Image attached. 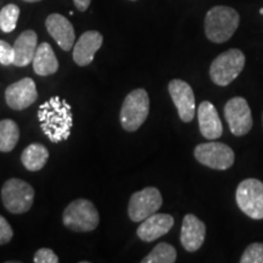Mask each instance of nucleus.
I'll list each match as a JSON object with an SVG mask.
<instances>
[{"mask_svg": "<svg viewBox=\"0 0 263 263\" xmlns=\"http://www.w3.org/2000/svg\"><path fill=\"white\" fill-rule=\"evenodd\" d=\"M38 120L51 143L67 140L73 126L71 105L60 97H51L39 106Z\"/></svg>", "mask_w": 263, "mask_h": 263, "instance_id": "f257e3e1", "label": "nucleus"}, {"mask_svg": "<svg viewBox=\"0 0 263 263\" xmlns=\"http://www.w3.org/2000/svg\"><path fill=\"white\" fill-rule=\"evenodd\" d=\"M240 16L238 11L229 6H215L206 14L205 33L209 41L224 43L233 37L239 27Z\"/></svg>", "mask_w": 263, "mask_h": 263, "instance_id": "f03ea898", "label": "nucleus"}, {"mask_svg": "<svg viewBox=\"0 0 263 263\" xmlns=\"http://www.w3.org/2000/svg\"><path fill=\"white\" fill-rule=\"evenodd\" d=\"M245 67V55L239 49H229L212 61L210 77L219 87L233 83Z\"/></svg>", "mask_w": 263, "mask_h": 263, "instance_id": "7ed1b4c3", "label": "nucleus"}, {"mask_svg": "<svg viewBox=\"0 0 263 263\" xmlns=\"http://www.w3.org/2000/svg\"><path fill=\"white\" fill-rule=\"evenodd\" d=\"M150 111V99L145 89L130 91L121 107L120 120L123 129L136 132L146 121Z\"/></svg>", "mask_w": 263, "mask_h": 263, "instance_id": "20e7f679", "label": "nucleus"}, {"mask_svg": "<svg viewBox=\"0 0 263 263\" xmlns=\"http://www.w3.org/2000/svg\"><path fill=\"white\" fill-rule=\"evenodd\" d=\"M100 221L99 212L93 202L85 199L72 201L65 209L62 222L66 228L73 232H91L97 228Z\"/></svg>", "mask_w": 263, "mask_h": 263, "instance_id": "39448f33", "label": "nucleus"}, {"mask_svg": "<svg viewBox=\"0 0 263 263\" xmlns=\"http://www.w3.org/2000/svg\"><path fill=\"white\" fill-rule=\"evenodd\" d=\"M2 200L5 209L15 215L29 211L34 200V189L31 184L18 178L6 180L2 189Z\"/></svg>", "mask_w": 263, "mask_h": 263, "instance_id": "423d86ee", "label": "nucleus"}, {"mask_svg": "<svg viewBox=\"0 0 263 263\" xmlns=\"http://www.w3.org/2000/svg\"><path fill=\"white\" fill-rule=\"evenodd\" d=\"M238 207L250 218L263 219V183L256 178L244 179L236 188Z\"/></svg>", "mask_w": 263, "mask_h": 263, "instance_id": "0eeeda50", "label": "nucleus"}, {"mask_svg": "<svg viewBox=\"0 0 263 263\" xmlns=\"http://www.w3.org/2000/svg\"><path fill=\"white\" fill-rule=\"evenodd\" d=\"M194 156L203 166L218 171L230 168L235 160L232 147L218 141L199 144L194 150Z\"/></svg>", "mask_w": 263, "mask_h": 263, "instance_id": "6e6552de", "label": "nucleus"}, {"mask_svg": "<svg viewBox=\"0 0 263 263\" xmlns=\"http://www.w3.org/2000/svg\"><path fill=\"white\" fill-rule=\"evenodd\" d=\"M162 195L160 190L149 186L130 196L128 205V215L133 222H143L147 217L156 213L162 206Z\"/></svg>", "mask_w": 263, "mask_h": 263, "instance_id": "1a4fd4ad", "label": "nucleus"}, {"mask_svg": "<svg viewBox=\"0 0 263 263\" xmlns=\"http://www.w3.org/2000/svg\"><path fill=\"white\" fill-rule=\"evenodd\" d=\"M224 117L230 132L236 137L246 136L254 126L251 108L242 97H235L228 100L224 106Z\"/></svg>", "mask_w": 263, "mask_h": 263, "instance_id": "9d476101", "label": "nucleus"}, {"mask_svg": "<svg viewBox=\"0 0 263 263\" xmlns=\"http://www.w3.org/2000/svg\"><path fill=\"white\" fill-rule=\"evenodd\" d=\"M168 91L180 120L185 123L192 122L195 116V95L192 87L182 80H173L168 84Z\"/></svg>", "mask_w": 263, "mask_h": 263, "instance_id": "9b49d317", "label": "nucleus"}, {"mask_svg": "<svg viewBox=\"0 0 263 263\" xmlns=\"http://www.w3.org/2000/svg\"><path fill=\"white\" fill-rule=\"evenodd\" d=\"M38 98L37 87L32 78H22L18 82L10 84L5 90V100L12 110H25L35 103Z\"/></svg>", "mask_w": 263, "mask_h": 263, "instance_id": "f8f14e48", "label": "nucleus"}, {"mask_svg": "<svg viewBox=\"0 0 263 263\" xmlns=\"http://www.w3.org/2000/svg\"><path fill=\"white\" fill-rule=\"evenodd\" d=\"M174 226V219L167 213H154L146 219H144L137 229L138 238L143 241L151 242L154 240L166 235Z\"/></svg>", "mask_w": 263, "mask_h": 263, "instance_id": "ddd939ff", "label": "nucleus"}, {"mask_svg": "<svg viewBox=\"0 0 263 263\" xmlns=\"http://www.w3.org/2000/svg\"><path fill=\"white\" fill-rule=\"evenodd\" d=\"M206 236V226L196 216L186 215L183 219L180 230V242L189 252H195L203 245Z\"/></svg>", "mask_w": 263, "mask_h": 263, "instance_id": "4468645a", "label": "nucleus"}, {"mask_svg": "<svg viewBox=\"0 0 263 263\" xmlns=\"http://www.w3.org/2000/svg\"><path fill=\"white\" fill-rule=\"evenodd\" d=\"M45 26H47L49 34L54 38V41L58 43L62 50H71L74 44L76 34L73 26L65 16L60 14L49 15L45 21Z\"/></svg>", "mask_w": 263, "mask_h": 263, "instance_id": "2eb2a0df", "label": "nucleus"}, {"mask_svg": "<svg viewBox=\"0 0 263 263\" xmlns=\"http://www.w3.org/2000/svg\"><path fill=\"white\" fill-rule=\"evenodd\" d=\"M199 127L202 137L209 140H216L222 137L223 126L215 105L210 101H202L197 108Z\"/></svg>", "mask_w": 263, "mask_h": 263, "instance_id": "dca6fc26", "label": "nucleus"}, {"mask_svg": "<svg viewBox=\"0 0 263 263\" xmlns=\"http://www.w3.org/2000/svg\"><path fill=\"white\" fill-rule=\"evenodd\" d=\"M103 35L97 31L84 32L74 44L73 60L78 66H88L103 45Z\"/></svg>", "mask_w": 263, "mask_h": 263, "instance_id": "f3484780", "label": "nucleus"}, {"mask_svg": "<svg viewBox=\"0 0 263 263\" xmlns=\"http://www.w3.org/2000/svg\"><path fill=\"white\" fill-rule=\"evenodd\" d=\"M12 47H14L15 51V66L25 67V66L32 64L38 48L37 33L32 31V29H27V31L22 32L18 35V38L16 39L15 44Z\"/></svg>", "mask_w": 263, "mask_h": 263, "instance_id": "a211bd4d", "label": "nucleus"}, {"mask_svg": "<svg viewBox=\"0 0 263 263\" xmlns=\"http://www.w3.org/2000/svg\"><path fill=\"white\" fill-rule=\"evenodd\" d=\"M33 70L38 76H50L59 70V61L49 43L38 45L34 59L32 61Z\"/></svg>", "mask_w": 263, "mask_h": 263, "instance_id": "6ab92c4d", "label": "nucleus"}, {"mask_svg": "<svg viewBox=\"0 0 263 263\" xmlns=\"http://www.w3.org/2000/svg\"><path fill=\"white\" fill-rule=\"evenodd\" d=\"M49 159V151L47 147L42 144L34 143L28 145L24 150L21 155V162L25 166L26 170L35 172L41 171L45 166Z\"/></svg>", "mask_w": 263, "mask_h": 263, "instance_id": "aec40b11", "label": "nucleus"}, {"mask_svg": "<svg viewBox=\"0 0 263 263\" xmlns=\"http://www.w3.org/2000/svg\"><path fill=\"white\" fill-rule=\"evenodd\" d=\"M20 139V128L12 120L0 121V151L10 153L15 149Z\"/></svg>", "mask_w": 263, "mask_h": 263, "instance_id": "412c9836", "label": "nucleus"}, {"mask_svg": "<svg viewBox=\"0 0 263 263\" xmlns=\"http://www.w3.org/2000/svg\"><path fill=\"white\" fill-rule=\"evenodd\" d=\"M177 259V251L172 245L167 242H160L153 251L146 256L145 258L141 259L143 263H173Z\"/></svg>", "mask_w": 263, "mask_h": 263, "instance_id": "4be33fe9", "label": "nucleus"}, {"mask_svg": "<svg viewBox=\"0 0 263 263\" xmlns=\"http://www.w3.org/2000/svg\"><path fill=\"white\" fill-rule=\"evenodd\" d=\"M20 16V9L17 5L9 4L4 6L0 11V29L4 33H10L16 28Z\"/></svg>", "mask_w": 263, "mask_h": 263, "instance_id": "5701e85b", "label": "nucleus"}, {"mask_svg": "<svg viewBox=\"0 0 263 263\" xmlns=\"http://www.w3.org/2000/svg\"><path fill=\"white\" fill-rule=\"evenodd\" d=\"M241 263H263V242H252L240 258Z\"/></svg>", "mask_w": 263, "mask_h": 263, "instance_id": "b1692460", "label": "nucleus"}, {"mask_svg": "<svg viewBox=\"0 0 263 263\" xmlns=\"http://www.w3.org/2000/svg\"><path fill=\"white\" fill-rule=\"evenodd\" d=\"M15 51L14 47L10 45L8 42L0 39V64L4 66L14 65Z\"/></svg>", "mask_w": 263, "mask_h": 263, "instance_id": "393cba45", "label": "nucleus"}, {"mask_svg": "<svg viewBox=\"0 0 263 263\" xmlns=\"http://www.w3.org/2000/svg\"><path fill=\"white\" fill-rule=\"evenodd\" d=\"M35 263H58L59 257L55 255V252L50 249L43 248L39 249L34 255Z\"/></svg>", "mask_w": 263, "mask_h": 263, "instance_id": "a878e982", "label": "nucleus"}, {"mask_svg": "<svg viewBox=\"0 0 263 263\" xmlns=\"http://www.w3.org/2000/svg\"><path fill=\"white\" fill-rule=\"evenodd\" d=\"M14 236V230H12L10 223L0 215V245H5L10 242V240Z\"/></svg>", "mask_w": 263, "mask_h": 263, "instance_id": "bb28decb", "label": "nucleus"}, {"mask_svg": "<svg viewBox=\"0 0 263 263\" xmlns=\"http://www.w3.org/2000/svg\"><path fill=\"white\" fill-rule=\"evenodd\" d=\"M73 3H74L76 8L80 10V11L84 12V11H87L88 8H89L91 0H73Z\"/></svg>", "mask_w": 263, "mask_h": 263, "instance_id": "cd10ccee", "label": "nucleus"}, {"mask_svg": "<svg viewBox=\"0 0 263 263\" xmlns=\"http://www.w3.org/2000/svg\"><path fill=\"white\" fill-rule=\"evenodd\" d=\"M26 3H35V2H41V0H24Z\"/></svg>", "mask_w": 263, "mask_h": 263, "instance_id": "c85d7f7f", "label": "nucleus"}, {"mask_svg": "<svg viewBox=\"0 0 263 263\" xmlns=\"http://www.w3.org/2000/svg\"><path fill=\"white\" fill-rule=\"evenodd\" d=\"M259 14H261V15H263V8H262L261 10H259Z\"/></svg>", "mask_w": 263, "mask_h": 263, "instance_id": "c756f323", "label": "nucleus"}, {"mask_svg": "<svg viewBox=\"0 0 263 263\" xmlns=\"http://www.w3.org/2000/svg\"><path fill=\"white\" fill-rule=\"evenodd\" d=\"M262 120H263V116H262Z\"/></svg>", "mask_w": 263, "mask_h": 263, "instance_id": "7c9ffc66", "label": "nucleus"}]
</instances>
